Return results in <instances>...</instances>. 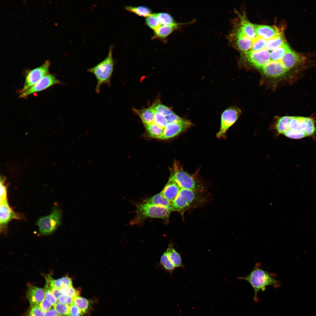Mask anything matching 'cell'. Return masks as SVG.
Masks as SVG:
<instances>
[{
  "label": "cell",
  "instance_id": "d6986e66",
  "mask_svg": "<svg viewBox=\"0 0 316 316\" xmlns=\"http://www.w3.org/2000/svg\"><path fill=\"white\" fill-rule=\"evenodd\" d=\"M133 110L140 117L145 127L154 122V109L152 106L140 110L133 109Z\"/></svg>",
  "mask_w": 316,
  "mask_h": 316
},
{
  "label": "cell",
  "instance_id": "277c9868",
  "mask_svg": "<svg viewBox=\"0 0 316 316\" xmlns=\"http://www.w3.org/2000/svg\"><path fill=\"white\" fill-rule=\"evenodd\" d=\"M113 48V45H110L106 57L97 65L87 70L88 72L94 75L96 78L97 83L95 90L97 93H100L102 85H105L109 86L111 85L114 66Z\"/></svg>",
  "mask_w": 316,
  "mask_h": 316
},
{
  "label": "cell",
  "instance_id": "8fae6325",
  "mask_svg": "<svg viewBox=\"0 0 316 316\" xmlns=\"http://www.w3.org/2000/svg\"><path fill=\"white\" fill-rule=\"evenodd\" d=\"M245 54L248 62L259 70L270 60V52L266 48L258 51L250 50Z\"/></svg>",
  "mask_w": 316,
  "mask_h": 316
},
{
  "label": "cell",
  "instance_id": "9a60e30c",
  "mask_svg": "<svg viewBox=\"0 0 316 316\" xmlns=\"http://www.w3.org/2000/svg\"><path fill=\"white\" fill-rule=\"evenodd\" d=\"M190 23H177L174 24L166 25H161L157 28L154 30L153 38L161 39H164L166 38L171 33L177 30L181 25Z\"/></svg>",
  "mask_w": 316,
  "mask_h": 316
},
{
  "label": "cell",
  "instance_id": "e0dca14e",
  "mask_svg": "<svg viewBox=\"0 0 316 316\" xmlns=\"http://www.w3.org/2000/svg\"><path fill=\"white\" fill-rule=\"evenodd\" d=\"M254 25L257 36L266 40L281 34L276 28L271 26L257 25Z\"/></svg>",
  "mask_w": 316,
  "mask_h": 316
},
{
  "label": "cell",
  "instance_id": "4fadbf2b",
  "mask_svg": "<svg viewBox=\"0 0 316 316\" xmlns=\"http://www.w3.org/2000/svg\"><path fill=\"white\" fill-rule=\"evenodd\" d=\"M0 223L1 226H4L13 219H21V214L15 212L9 206L7 200L0 202Z\"/></svg>",
  "mask_w": 316,
  "mask_h": 316
},
{
  "label": "cell",
  "instance_id": "ab89813d",
  "mask_svg": "<svg viewBox=\"0 0 316 316\" xmlns=\"http://www.w3.org/2000/svg\"><path fill=\"white\" fill-rule=\"evenodd\" d=\"M39 306L40 309L45 312L50 310L53 305L49 300L44 298Z\"/></svg>",
  "mask_w": 316,
  "mask_h": 316
},
{
  "label": "cell",
  "instance_id": "cb8c5ba5",
  "mask_svg": "<svg viewBox=\"0 0 316 316\" xmlns=\"http://www.w3.org/2000/svg\"><path fill=\"white\" fill-rule=\"evenodd\" d=\"M125 8L127 11L140 16L146 17L152 13L151 9L148 7L145 6H127Z\"/></svg>",
  "mask_w": 316,
  "mask_h": 316
},
{
  "label": "cell",
  "instance_id": "b9f144b4",
  "mask_svg": "<svg viewBox=\"0 0 316 316\" xmlns=\"http://www.w3.org/2000/svg\"><path fill=\"white\" fill-rule=\"evenodd\" d=\"M62 282V286H73L72 279L67 276L63 277L61 278Z\"/></svg>",
  "mask_w": 316,
  "mask_h": 316
},
{
  "label": "cell",
  "instance_id": "9c48e42d",
  "mask_svg": "<svg viewBox=\"0 0 316 316\" xmlns=\"http://www.w3.org/2000/svg\"><path fill=\"white\" fill-rule=\"evenodd\" d=\"M50 65V62L47 60L41 66L29 71L26 75L21 93L35 84L48 74Z\"/></svg>",
  "mask_w": 316,
  "mask_h": 316
},
{
  "label": "cell",
  "instance_id": "4316f807",
  "mask_svg": "<svg viewBox=\"0 0 316 316\" xmlns=\"http://www.w3.org/2000/svg\"><path fill=\"white\" fill-rule=\"evenodd\" d=\"M155 14L161 25H171L176 23L173 16L168 13L164 12Z\"/></svg>",
  "mask_w": 316,
  "mask_h": 316
},
{
  "label": "cell",
  "instance_id": "d4e9b609",
  "mask_svg": "<svg viewBox=\"0 0 316 316\" xmlns=\"http://www.w3.org/2000/svg\"><path fill=\"white\" fill-rule=\"evenodd\" d=\"M285 42L281 34L267 40L265 48L269 51L273 50Z\"/></svg>",
  "mask_w": 316,
  "mask_h": 316
},
{
  "label": "cell",
  "instance_id": "52a82bcc",
  "mask_svg": "<svg viewBox=\"0 0 316 316\" xmlns=\"http://www.w3.org/2000/svg\"><path fill=\"white\" fill-rule=\"evenodd\" d=\"M61 213L56 205L54 207L51 213L40 218L37 222L41 234L47 235L54 231L61 223Z\"/></svg>",
  "mask_w": 316,
  "mask_h": 316
},
{
  "label": "cell",
  "instance_id": "f35d334b",
  "mask_svg": "<svg viewBox=\"0 0 316 316\" xmlns=\"http://www.w3.org/2000/svg\"><path fill=\"white\" fill-rule=\"evenodd\" d=\"M83 313L79 308L74 304L70 306L68 316H83Z\"/></svg>",
  "mask_w": 316,
  "mask_h": 316
},
{
  "label": "cell",
  "instance_id": "8992f818",
  "mask_svg": "<svg viewBox=\"0 0 316 316\" xmlns=\"http://www.w3.org/2000/svg\"><path fill=\"white\" fill-rule=\"evenodd\" d=\"M169 180L176 182L181 189L204 191L202 184L193 176L184 171L177 161L174 162Z\"/></svg>",
  "mask_w": 316,
  "mask_h": 316
},
{
  "label": "cell",
  "instance_id": "603a6c76",
  "mask_svg": "<svg viewBox=\"0 0 316 316\" xmlns=\"http://www.w3.org/2000/svg\"><path fill=\"white\" fill-rule=\"evenodd\" d=\"M290 49L288 44L286 42L284 43L270 52V60L269 61H279L281 63L280 61L281 59Z\"/></svg>",
  "mask_w": 316,
  "mask_h": 316
},
{
  "label": "cell",
  "instance_id": "30bf717a",
  "mask_svg": "<svg viewBox=\"0 0 316 316\" xmlns=\"http://www.w3.org/2000/svg\"><path fill=\"white\" fill-rule=\"evenodd\" d=\"M61 83V82L54 75L48 73L35 84L21 93L19 97L25 98L30 94L41 91L53 85Z\"/></svg>",
  "mask_w": 316,
  "mask_h": 316
},
{
  "label": "cell",
  "instance_id": "7c38bea8",
  "mask_svg": "<svg viewBox=\"0 0 316 316\" xmlns=\"http://www.w3.org/2000/svg\"><path fill=\"white\" fill-rule=\"evenodd\" d=\"M193 124L189 120L183 118L176 122L168 123L164 128L163 134L159 139L166 140L174 137L190 128Z\"/></svg>",
  "mask_w": 316,
  "mask_h": 316
},
{
  "label": "cell",
  "instance_id": "f1b7e54d",
  "mask_svg": "<svg viewBox=\"0 0 316 316\" xmlns=\"http://www.w3.org/2000/svg\"><path fill=\"white\" fill-rule=\"evenodd\" d=\"M73 304L79 308L84 313L88 309L89 301L85 298L78 296L73 298Z\"/></svg>",
  "mask_w": 316,
  "mask_h": 316
},
{
  "label": "cell",
  "instance_id": "ac0fdd59",
  "mask_svg": "<svg viewBox=\"0 0 316 316\" xmlns=\"http://www.w3.org/2000/svg\"><path fill=\"white\" fill-rule=\"evenodd\" d=\"M235 36L236 45L240 50L245 53L251 49L253 40L245 35L240 28L235 33Z\"/></svg>",
  "mask_w": 316,
  "mask_h": 316
},
{
  "label": "cell",
  "instance_id": "836d02e7",
  "mask_svg": "<svg viewBox=\"0 0 316 316\" xmlns=\"http://www.w3.org/2000/svg\"><path fill=\"white\" fill-rule=\"evenodd\" d=\"M45 312L40 308L39 305L30 306L27 311L26 316H45Z\"/></svg>",
  "mask_w": 316,
  "mask_h": 316
},
{
  "label": "cell",
  "instance_id": "7bdbcfd3",
  "mask_svg": "<svg viewBox=\"0 0 316 316\" xmlns=\"http://www.w3.org/2000/svg\"><path fill=\"white\" fill-rule=\"evenodd\" d=\"M45 281L47 282L46 281ZM48 285L49 286V288H50L51 292H52V293L53 294V295L54 296L56 299L57 300V299L59 298V296L61 294H62L61 293V292H60V290L59 289H58V288L54 287V286L49 285V284H48Z\"/></svg>",
  "mask_w": 316,
  "mask_h": 316
},
{
  "label": "cell",
  "instance_id": "8d00e7d4",
  "mask_svg": "<svg viewBox=\"0 0 316 316\" xmlns=\"http://www.w3.org/2000/svg\"><path fill=\"white\" fill-rule=\"evenodd\" d=\"M45 298L49 300L54 306L56 303L57 300L51 292L48 283L45 281L44 288Z\"/></svg>",
  "mask_w": 316,
  "mask_h": 316
},
{
  "label": "cell",
  "instance_id": "74e56055",
  "mask_svg": "<svg viewBox=\"0 0 316 316\" xmlns=\"http://www.w3.org/2000/svg\"><path fill=\"white\" fill-rule=\"evenodd\" d=\"M4 178H1L0 202L7 200V187L4 184Z\"/></svg>",
  "mask_w": 316,
  "mask_h": 316
},
{
  "label": "cell",
  "instance_id": "ffe728a7",
  "mask_svg": "<svg viewBox=\"0 0 316 316\" xmlns=\"http://www.w3.org/2000/svg\"><path fill=\"white\" fill-rule=\"evenodd\" d=\"M143 202L164 207L168 209L171 212L173 211L171 203L165 198L161 192L145 199Z\"/></svg>",
  "mask_w": 316,
  "mask_h": 316
},
{
  "label": "cell",
  "instance_id": "d6a6232c",
  "mask_svg": "<svg viewBox=\"0 0 316 316\" xmlns=\"http://www.w3.org/2000/svg\"><path fill=\"white\" fill-rule=\"evenodd\" d=\"M54 308L61 316H68L70 306L67 305L57 302L53 306Z\"/></svg>",
  "mask_w": 316,
  "mask_h": 316
},
{
  "label": "cell",
  "instance_id": "6da1fadb",
  "mask_svg": "<svg viewBox=\"0 0 316 316\" xmlns=\"http://www.w3.org/2000/svg\"><path fill=\"white\" fill-rule=\"evenodd\" d=\"M275 127L279 134L295 139L313 136L316 132L314 120L310 117L281 116L276 121Z\"/></svg>",
  "mask_w": 316,
  "mask_h": 316
},
{
  "label": "cell",
  "instance_id": "ba28073f",
  "mask_svg": "<svg viewBox=\"0 0 316 316\" xmlns=\"http://www.w3.org/2000/svg\"><path fill=\"white\" fill-rule=\"evenodd\" d=\"M241 112V109L235 106L228 108L222 113L220 126L216 136L218 138H224L228 129L237 120Z\"/></svg>",
  "mask_w": 316,
  "mask_h": 316
},
{
  "label": "cell",
  "instance_id": "44dd1931",
  "mask_svg": "<svg viewBox=\"0 0 316 316\" xmlns=\"http://www.w3.org/2000/svg\"><path fill=\"white\" fill-rule=\"evenodd\" d=\"M166 250L170 260L175 268L184 267L180 255L174 248L172 242L169 243Z\"/></svg>",
  "mask_w": 316,
  "mask_h": 316
},
{
  "label": "cell",
  "instance_id": "484cf974",
  "mask_svg": "<svg viewBox=\"0 0 316 316\" xmlns=\"http://www.w3.org/2000/svg\"><path fill=\"white\" fill-rule=\"evenodd\" d=\"M146 128L150 136L154 138L159 139L164 132V128L154 122Z\"/></svg>",
  "mask_w": 316,
  "mask_h": 316
},
{
  "label": "cell",
  "instance_id": "5bb4252c",
  "mask_svg": "<svg viewBox=\"0 0 316 316\" xmlns=\"http://www.w3.org/2000/svg\"><path fill=\"white\" fill-rule=\"evenodd\" d=\"M26 295L30 305H39L45 298L44 289L31 285L28 286Z\"/></svg>",
  "mask_w": 316,
  "mask_h": 316
},
{
  "label": "cell",
  "instance_id": "3957f363",
  "mask_svg": "<svg viewBox=\"0 0 316 316\" xmlns=\"http://www.w3.org/2000/svg\"><path fill=\"white\" fill-rule=\"evenodd\" d=\"M203 192L181 189L171 203L173 211L178 212L182 215L187 210L203 204L206 200Z\"/></svg>",
  "mask_w": 316,
  "mask_h": 316
},
{
  "label": "cell",
  "instance_id": "5b68a950",
  "mask_svg": "<svg viewBox=\"0 0 316 316\" xmlns=\"http://www.w3.org/2000/svg\"><path fill=\"white\" fill-rule=\"evenodd\" d=\"M136 215L131 220V225L138 224L145 219L150 218L161 219L166 223L169 222L171 211L166 207L143 202L136 205Z\"/></svg>",
  "mask_w": 316,
  "mask_h": 316
},
{
  "label": "cell",
  "instance_id": "7a4b0ae2",
  "mask_svg": "<svg viewBox=\"0 0 316 316\" xmlns=\"http://www.w3.org/2000/svg\"><path fill=\"white\" fill-rule=\"evenodd\" d=\"M261 267L260 263H257L248 275L238 277L239 279L246 281L251 285L254 290L253 299L255 302L257 301V294L260 291H265L266 287L269 286L276 288L281 284L280 281L275 279L274 274L263 270Z\"/></svg>",
  "mask_w": 316,
  "mask_h": 316
},
{
  "label": "cell",
  "instance_id": "e575fe53",
  "mask_svg": "<svg viewBox=\"0 0 316 316\" xmlns=\"http://www.w3.org/2000/svg\"><path fill=\"white\" fill-rule=\"evenodd\" d=\"M154 122L161 127L164 128L168 123L166 117L154 110Z\"/></svg>",
  "mask_w": 316,
  "mask_h": 316
},
{
  "label": "cell",
  "instance_id": "4dcf8cb0",
  "mask_svg": "<svg viewBox=\"0 0 316 316\" xmlns=\"http://www.w3.org/2000/svg\"><path fill=\"white\" fill-rule=\"evenodd\" d=\"M154 110L163 116L166 117L173 112L171 108L161 103H157L152 106Z\"/></svg>",
  "mask_w": 316,
  "mask_h": 316
},
{
  "label": "cell",
  "instance_id": "60d3db41",
  "mask_svg": "<svg viewBox=\"0 0 316 316\" xmlns=\"http://www.w3.org/2000/svg\"><path fill=\"white\" fill-rule=\"evenodd\" d=\"M166 117L168 123L176 122L180 121L183 119V118L179 116L174 112L166 116Z\"/></svg>",
  "mask_w": 316,
  "mask_h": 316
},
{
  "label": "cell",
  "instance_id": "f6af8a7d",
  "mask_svg": "<svg viewBox=\"0 0 316 316\" xmlns=\"http://www.w3.org/2000/svg\"><path fill=\"white\" fill-rule=\"evenodd\" d=\"M68 296L61 294L57 299V302L66 304Z\"/></svg>",
  "mask_w": 316,
  "mask_h": 316
},
{
  "label": "cell",
  "instance_id": "ee69618b",
  "mask_svg": "<svg viewBox=\"0 0 316 316\" xmlns=\"http://www.w3.org/2000/svg\"><path fill=\"white\" fill-rule=\"evenodd\" d=\"M45 316H61L57 311L54 308H51L45 312Z\"/></svg>",
  "mask_w": 316,
  "mask_h": 316
},
{
  "label": "cell",
  "instance_id": "d590c367",
  "mask_svg": "<svg viewBox=\"0 0 316 316\" xmlns=\"http://www.w3.org/2000/svg\"><path fill=\"white\" fill-rule=\"evenodd\" d=\"M59 290L62 294L70 296L73 298L78 296L79 292L73 286H63Z\"/></svg>",
  "mask_w": 316,
  "mask_h": 316
},
{
  "label": "cell",
  "instance_id": "f546056e",
  "mask_svg": "<svg viewBox=\"0 0 316 316\" xmlns=\"http://www.w3.org/2000/svg\"><path fill=\"white\" fill-rule=\"evenodd\" d=\"M145 22L147 25L154 30L161 25L155 13L146 17Z\"/></svg>",
  "mask_w": 316,
  "mask_h": 316
},
{
  "label": "cell",
  "instance_id": "83f0119b",
  "mask_svg": "<svg viewBox=\"0 0 316 316\" xmlns=\"http://www.w3.org/2000/svg\"><path fill=\"white\" fill-rule=\"evenodd\" d=\"M160 263L164 269L170 273H171L175 268L170 260L166 250L160 258Z\"/></svg>",
  "mask_w": 316,
  "mask_h": 316
},
{
  "label": "cell",
  "instance_id": "2e32d148",
  "mask_svg": "<svg viewBox=\"0 0 316 316\" xmlns=\"http://www.w3.org/2000/svg\"><path fill=\"white\" fill-rule=\"evenodd\" d=\"M181 189L176 182L169 180L161 193L165 198L171 203L176 197Z\"/></svg>",
  "mask_w": 316,
  "mask_h": 316
},
{
  "label": "cell",
  "instance_id": "7402d4cb",
  "mask_svg": "<svg viewBox=\"0 0 316 316\" xmlns=\"http://www.w3.org/2000/svg\"><path fill=\"white\" fill-rule=\"evenodd\" d=\"M240 28L245 35L253 40L257 37L254 25L251 23L244 18H242L241 20Z\"/></svg>",
  "mask_w": 316,
  "mask_h": 316
},
{
  "label": "cell",
  "instance_id": "1f68e13d",
  "mask_svg": "<svg viewBox=\"0 0 316 316\" xmlns=\"http://www.w3.org/2000/svg\"><path fill=\"white\" fill-rule=\"evenodd\" d=\"M267 40L264 39L257 36L253 40V43L251 50L258 51L265 48Z\"/></svg>",
  "mask_w": 316,
  "mask_h": 316
}]
</instances>
